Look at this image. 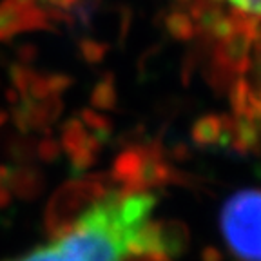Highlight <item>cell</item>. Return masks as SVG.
Returning a JSON list of instances; mask_svg holds the SVG:
<instances>
[{"mask_svg": "<svg viewBox=\"0 0 261 261\" xmlns=\"http://www.w3.org/2000/svg\"><path fill=\"white\" fill-rule=\"evenodd\" d=\"M228 247L243 261H261V191H243L228 201L221 214Z\"/></svg>", "mask_w": 261, "mask_h": 261, "instance_id": "2", "label": "cell"}, {"mask_svg": "<svg viewBox=\"0 0 261 261\" xmlns=\"http://www.w3.org/2000/svg\"><path fill=\"white\" fill-rule=\"evenodd\" d=\"M147 192L103 196L47 243L11 261H133L169 249Z\"/></svg>", "mask_w": 261, "mask_h": 261, "instance_id": "1", "label": "cell"}, {"mask_svg": "<svg viewBox=\"0 0 261 261\" xmlns=\"http://www.w3.org/2000/svg\"><path fill=\"white\" fill-rule=\"evenodd\" d=\"M238 15L250 16L261 22V0H223Z\"/></svg>", "mask_w": 261, "mask_h": 261, "instance_id": "4", "label": "cell"}, {"mask_svg": "<svg viewBox=\"0 0 261 261\" xmlns=\"http://www.w3.org/2000/svg\"><path fill=\"white\" fill-rule=\"evenodd\" d=\"M240 91L247 109L261 120V33L252 40L241 67Z\"/></svg>", "mask_w": 261, "mask_h": 261, "instance_id": "3", "label": "cell"}]
</instances>
